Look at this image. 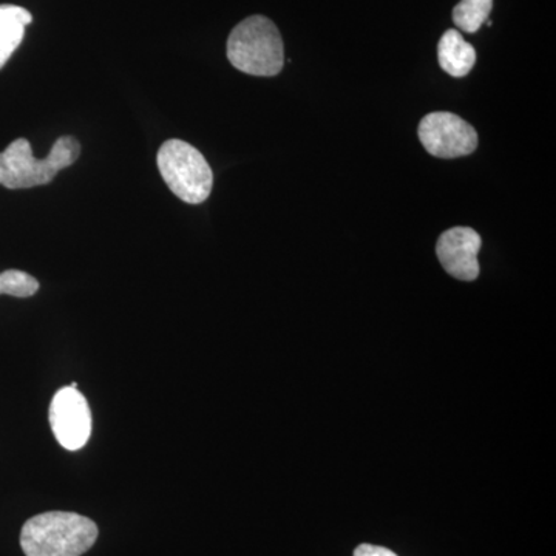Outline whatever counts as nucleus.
Wrapping results in <instances>:
<instances>
[{
  "label": "nucleus",
  "instance_id": "nucleus-1",
  "mask_svg": "<svg viewBox=\"0 0 556 556\" xmlns=\"http://www.w3.org/2000/svg\"><path fill=\"white\" fill-rule=\"evenodd\" d=\"M98 540L90 518L70 511H47L25 522L21 546L27 556H80Z\"/></svg>",
  "mask_w": 556,
  "mask_h": 556
},
{
  "label": "nucleus",
  "instance_id": "nucleus-2",
  "mask_svg": "<svg viewBox=\"0 0 556 556\" xmlns=\"http://www.w3.org/2000/svg\"><path fill=\"white\" fill-rule=\"evenodd\" d=\"M79 155V141L73 137L58 138L49 156L42 160L33 156L28 139H16L0 153V185L7 189H31L49 185L62 169L75 164Z\"/></svg>",
  "mask_w": 556,
  "mask_h": 556
},
{
  "label": "nucleus",
  "instance_id": "nucleus-3",
  "mask_svg": "<svg viewBox=\"0 0 556 556\" xmlns=\"http://www.w3.org/2000/svg\"><path fill=\"white\" fill-rule=\"evenodd\" d=\"M230 64L251 76H277L283 70L285 47L280 31L265 16L240 22L228 39Z\"/></svg>",
  "mask_w": 556,
  "mask_h": 556
},
{
  "label": "nucleus",
  "instance_id": "nucleus-4",
  "mask_svg": "<svg viewBox=\"0 0 556 556\" xmlns=\"http://www.w3.org/2000/svg\"><path fill=\"white\" fill-rule=\"evenodd\" d=\"M159 169L166 185L179 200L201 204L214 186V172L200 150L181 139H169L159 152Z\"/></svg>",
  "mask_w": 556,
  "mask_h": 556
},
{
  "label": "nucleus",
  "instance_id": "nucleus-5",
  "mask_svg": "<svg viewBox=\"0 0 556 556\" xmlns=\"http://www.w3.org/2000/svg\"><path fill=\"white\" fill-rule=\"evenodd\" d=\"M424 149L437 159L467 156L478 148V134L467 121L450 112H434L419 124Z\"/></svg>",
  "mask_w": 556,
  "mask_h": 556
},
{
  "label": "nucleus",
  "instance_id": "nucleus-6",
  "mask_svg": "<svg viewBox=\"0 0 556 556\" xmlns=\"http://www.w3.org/2000/svg\"><path fill=\"white\" fill-rule=\"evenodd\" d=\"M50 426L58 442L65 450L76 452L89 442L91 412L78 388L64 387L50 405Z\"/></svg>",
  "mask_w": 556,
  "mask_h": 556
},
{
  "label": "nucleus",
  "instance_id": "nucleus-7",
  "mask_svg": "<svg viewBox=\"0 0 556 556\" xmlns=\"http://www.w3.org/2000/svg\"><path fill=\"white\" fill-rule=\"evenodd\" d=\"M481 247V236L477 230L457 226L439 237L437 254L450 276L457 280L473 281L479 277L478 254Z\"/></svg>",
  "mask_w": 556,
  "mask_h": 556
},
{
  "label": "nucleus",
  "instance_id": "nucleus-8",
  "mask_svg": "<svg viewBox=\"0 0 556 556\" xmlns=\"http://www.w3.org/2000/svg\"><path fill=\"white\" fill-rule=\"evenodd\" d=\"M439 65L453 78H464L477 64V50L457 30L444 33L438 43Z\"/></svg>",
  "mask_w": 556,
  "mask_h": 556
},
{
  "label": "nucleus",
  "instance_id": "nucleus-9",
  "mask_svg": "<svg viewBox=\"0 0 556 556\" xmlns=\"http://www.w3.org/2000/svg\"><path fill=\"white\" fill-rule=\"evenodd\" d=\"M33 21L30 11L16 5H0V68L21 46L25 28Z\"/></svg>",
  "mask_w": 556,
  "mask_h": 556
},
{
  "label": "nucleus",
  "instance_id": "nucleus-10",
  "mask_svg": "<svg viewBox=\"0 0 556 556\" xmlns=\"http://www.w3.org/2000/svg\"><path fill=\"white\" fill-rule=\"evenodd\" d=\"M493 0H460L453 10V21L464 33H477L489 21Z\"/></svg>",
  "mask_w": 556,
  "mask_h": 556
},
{
  "label": "nucleus",
  "instance_id": "nucleus-11",
  "mask_svg": "<svg viewBox=\"0 0 556 556\" xmlns=\"http://www.w3.org/2000/svg\"><path fill=\"white\" fill-rule=\"evenodd\" d=\"M38 289L39 281L24 270L9 269L0 274V294L27 299L35 295Z\"/></svg>",
  "mask_w": 556,
  "mask_h": 556
},
{
  "label": "nucleus",
  "instance_id": "nucleus-12",
  "mask_svg": "<svg viewBox=\"0 0 556 556\" xmlns=\"http://www.w3.org/2000/svg\"><path fill=\"white\" fill-rule=\"evenodd\" d=\"M354 556H397L393 551L387 547L371 546V544H361L354 552Z\"/></svg>",
  "mask_w": 556,
  "mask_h": 556
}]
</instances>
